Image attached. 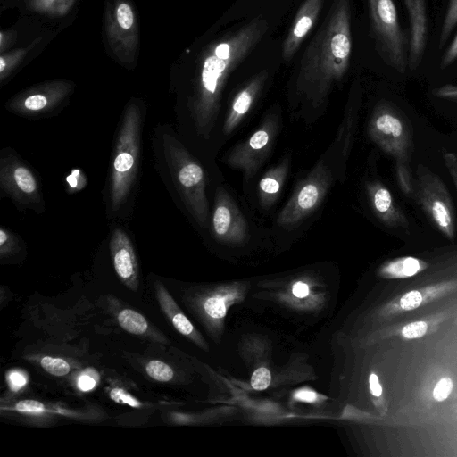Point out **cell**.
<instances>
[{"mask_svg": "<svg viewBox=\"0 0 457 457\" xmlns=\"http://www.w3.org/2000/svg\"><path fill=\"white\" fill-rule=\"evenodd\" d=\"M267 30L268 21L257 16L204 49L189 86L179 96L175 107L176 131L196 156L208 158L216 148L226 84Z\"/></svg>", "mask_w": 457, "mask_h": 457, "instance_id": "1", "label": "cell"}, {"mask_svg": "<svg viewBox=\"0 0 457 457\" xmlns=\"http://www.w3.org/2000/svg\"><path fill=\"white\" fill-rule=\"evenodd\" d=\"M352 49L351 0H333L295 77L291 105L303 120L313 122L323 114L348 71Z\"/></svg>", "mask_w": 457, "mask_h": 457, "instance_id": "2", "label": "cell"}, {"mask_svg": "<svg viewBox=\"0 0 457 457\" xmlns=\"http://www.w3.org/2000/svg\"><path fill=\"white\" fill-rule=\"evenodd\" d=\"M154 167L174 202L200 228H209L207 175L176 129L159 123L151 136Z\"/></svg>", "mask_w": 457, "mask_h": 457, "instance_id": "3", "label": "cell"}, {"mask_svg": "<svg viewBox=\"0 0 457 457\" xmlns=\"http://www.w3.org/2000/svg\"><path fill=\"white\" fill-rule=\"evenodd\" d=\"M145 104L131 98L125 105L113 138L111 162L104 188L106 217L127 220L132 212L139 183Z\"/></svg>", "mask_w": 457, "mask_h": 457, "instance_id": "4", "label": "cell"}, {"mask_svg": "<svg viewBox=\"0 0 457 457\" xmlns=\"http://www.w3.org/2000/svg\"><path fill=\"white\" fill-rule=\"evenodd\" d=\"M367 134L378 147L393 157L398 187L403 195L412 197V131L408 119L393 104L380 102L369 119Z\"/></svg>", "mask_w": 457, "mask_h": 457, "instance_id": "5", "label": "cell"}, {"mask_svg": "<svg viewBox=\"0 0 457 457\" xmlns=\"http://www.w3.org/2000/svg\"><path fill=\"white\" fill-rule=\"evenodd\" d=\"M336 179H338L337 172L328 156L324 154L299 181L278 212L276 224L282 228L298 226L318 209Z\"/></svg>", "mask_w": 457, "mask_h": 457, "instance_id": "6", "label": "cell"}, {"mask_svg": "<svg viewBox=\"0 0 457 457\" xmlns=\"http://www.w3.org/2000/svg\"><path fill=\"white\" fill-rule=\"evenodd\" d=\"M0 195L12 200L20 212L42 213L45 200L34 170L11 147L0 152Z\"/></svg>", "mask_w": 457, "mask_h": 457, "instance_id": "7", "label": "cell"}, {"mask_svg": "<svg viewBox=\"0 0 457 457\" xmlns=\"http://www.w3.org/2000/svg\"><path fill=\"white\" fill-rule=\"evenodd\" d=\"M412 197L435 228L446 238L453 239L456 216L451 195L444 181L421 163L416 168Z\"/></svg>", "mask_w": 457, "mask_h": 457, "instance_id": "8", "label": "cell"}, {"mask_svg": "<svg viewBox=\"0 0 457 457\" xmlns=\"http://www.w3.org/2000/svg\"><path fill=\"white\" fill-rule=\"evenodd\" d=\"M370 26L384 62L400 73L408 67L405 43L393 0H367Z\"/></svg>", "mask_w": 457, "mask_h": 457, "instance_id": "9", "label": "cell"}, {"mask_svg": "<svg viewBox=\"0 0 457 457\" xmlns=\"http://www.w3.org/2000/svg\"><path fill=\"white\" fill-rule=\"evenodd\" d=\"M279 120L278 112L266 114L257 129L231 148L223 158L226 165L242 172L244 183H248L256 176L268 158L278 133Z\"/></svg>", "mask_w": 457, "mask_h": 457, "instance_id": "10", "label": "cell"}, {"mask_svg": "<svg viewBox=\"0 0 457 457\" xmlns=\"http://www.w3.org/2000/svg\"><path fill=\"white\" fill-rule=\"evenodd\" d=\"M73 91L74 84L71 81H46L17 93L5 103V108L25 119L49 118L65 106Z\"/></svg>", "mask_w": 457, "mask_h": 457, "instance_id": "11", "label": "cell"}, {"mask_svg": "<svg viewBox=\"0 0 457 457\" xmlns=\"http://www.w3.org/2000/svg\"><path fill=\"white\" fill-rule=\"evenodd\" d=\"M105 32L111 50L120 62L130 64L138 49L135 12L129 0H112L105 13Z\"/></svg>", "mask_w": 457, "mask_h": 457, "instance_id": "12", "label": "cell"}, {"mask_svg": "<svg viewBox=\"0 0 457 457\" xmlns=\"http://www.w3.org/2000/svg\"><path fill=\"white\" fill-rule=\"evenodd\" d=\"M209 228L216 240L227 245H243L251 236L246 218L222 186H218L214 192Z\"/></svg>", "mask_w": 457, "mask_h": 457, "instance_id": "13", "label": "cell"}, {"mask_svg": "<svg viewBox=\"0 0 457 457\" xmlns=\"http://www.w3.org/2000/svg\"><path fill=\"white\" fill-rule=\"evenodd\" d=\"M360 99L359 96H350L335 139L325 153L333 163L338 175V180L340 179L341 182L345 179L346 163L353 146L358 128Z\"/></svg>", "mask_w": 457, "mask_h": 457, "instance_id": "14", "label": "cell"}, {"mask_svg": "<svg viewBox=\"0 0 457 457\" xmlns=\"http://www.w3.org/2000/svg\"><path fill=\"white\" fill-rule=\"evenodd\" d=\"M109 248L115 272L130 290L138 289V264L131 238L117 222L110 235Z\"/></svg>", "mask_w": 457, "mask_h": 457, "instance_id": "15", "label": "cell"}, {"mask_svg": "<svg viewBox=\"0 0 457 457\" xmlns=\"http://www.w3.org/2000/svg\"><path fill=\"white\" fill-rule=\"evenodd\" d=\"M267 79L268 72L265 71H260L245 81L237 91L229 104L220 128V133L224 138L233 134L252 110L261 96Z\"/></svg>", "mask_w": 457, "mask_h": 457, "instance_id": "16", "label": "cell"}, {"mask_svg": "<svg viewBox=\"0 0 457 457\" xmlns=\"http://www.w3.org/2000/svg\"><path fill=\"white\" fill-rule=\"evenodd\" d=\"M365 192L373 214L383 225L395 228H409L405 213L395 203L390 190L381 181H367Z\"/></svg>", "mask_w": 457, "mask_h": 457, "instance_id": "17", "label": "cell"}, {"mask_svg": "<svg viewBox=\"0 0 457 457\" xmlns=\"http://www.w3.org/2000/svg\"><path fill=\"white\" fill-rule=\"evenodd\" d=\"M325 0H304L297 10L283 41L282 56L291 61L300 46L316 24Z\"/></svg>", "mask_w": 457, "mask_h": 457, "instance_id": "18", "label": "cell"}, {"mask_svg": "<svg viewBox=\"0 0 457 457\" xmlns=\"http://www.w3.org/2000/svg\"><path fill=\"white\" fill-rule=\"evenodd\" d=\"M410 21L408 67L414 71L420 64L428 37L426 0H404Z\"/></svg>", "mask_w": 457, "mask_h": 457, "instance_id": "19", "label": "cell"}, {"mask_svg": "<svg viewBox=\"0 0 457 457\" xmlns=\"http://www.w3.org/2000/svg\"><path fill=\"white\" fill-rule=\"evenodd\" d=\"M290 169V159L285 157L267 170L258 182V199L261 207L270 209L280 195Z\"/></svg>", "mask_w": 457, "mask_h": 457, "instance_id": "20", "label": "cell"}, {"mask_svg": "<svg viewBox=\"0 0 457 457\" xmlns=\"http://www.w3.org/2000/svg\"><path fill=\"white\" fill-rule=\"evenodd\" d=\"M154 287L162 311L170 320L177 331L187 337L195 339L197 334L194 326L187 316L180 311L173 297L170 295L163 284L156 280L154 284Z\"/></svg>", "mask_w": 457, "mask_h": 457, "instance_id": "21", "label": "cell"}, {"mask_svg": "<svg viewBox=\"0 0 457 457\" xmlns=\"http://www.w3.org/2000/svg\"><path fill=\"white\" fill-rule=\"evenodd\" d=\"M426 267V263L415 257H401L386 263L381 273L390 278H405L417 274Z\"/></svg>", "mask_w": 457, "mask_h": 457, "instance_id": "22", "label": "cell"}, {"mask_svg": "<svg viewBox=\"0 0 457 457\" xmlns=\"http://www.w3.org/2000/svg\"><path fill=\"white\" fill-rule=\"evenodd\" d=\"M6 410L14 411L21 414L41 415L52 412L66 416H78V413L72 411L61 409L60 407H47L45 403L35 400H21L12 406L6 407Z\"/></svg>", "mask_w": 457, "mask_h": 457, "instance_id": "23", "label": "cell"}, {"mask_svg": "<svg viewBox=\"0 0 457 457\" xmlns=\"http://www.w3.org/2000/svg\"><path fill=\"white\" fill-rule=\"evenodd\" d=\"M117 320L126 331L142 336L149 331V323L141 313L132 309H123L119 312Z\"/></svg>", "mask_w": 457, "mask_h": 457, "instance_id": "24", "label": "cell"}, {"mask_svg": "<svg viewBox=\"0 0 457 457\" xmlns=\"http://www.w3.org/2000/svg\"><path fill=\"white\" fill-rule=\"evenodd\" d=\"M75 0H27L28 8L48 16H62L73 5Z\"/></svg>", "mask_w": 457, "mask_h": 457, "instance_id": "25", "label": "cell"}, {"mask_svg": "<svg viewBox=\"0 0 457 457\" xmlns=\"http://www.w3.org/2000/svg\"><path fill=\"white\" fill-rule=\"evenodd\" d=\"M24 247L23 240L18 234L5 227L0 228V258L8 259L21 252Z\"/></svg>", "mask_w": 457, "mask_h": 457, "instance_id": "26", "label": "cell"}, {"mask_svg": "<svg viewBox=\"0 0 457 457\" xmlns=\"http://www.w3.org/2000/svg\"><path fill=\"white\" fill-rule=\"evenodd\" d=\"M34 45V44H33ZM32 45V46H33ZM20 48L5 54H2L0 56V81L4 83L12 73L14 69L21 62L29 48Z\"/></svg>", "mask_w": 457, "mask_h": 457, "instance_id": "27", "label": "cell"}, {"mask_svg": "<svg viewBox=\"0 0 457 457\" xmlns=\"http://www.w3.org/2000/svg\"><path fill=\"white\" fill-rule=\"evenodd\" d=\"M457 24V0H450L441 27L439 48L445 44L449 35Z\"/></svg>", "mask_w": 457, "mask_h": 457, "instance_id": "28", "label": "cell"}, {"mask_svg": "<svg viewBox=\"0 0 457 457\" xmlns=\"http://www.w3.org/2000/svg\"><path fill=\"white\" fill-rule=\"evenodd\" d=\"M228 295H213L208 297L204 303L205 312L213 319H221L225 316L227 304L230 301Z\"/></svg>", "mask_w": 457, "mask_h": 457, "instance_id": "29", "label": "cell"}, {"mask_svg": "<svg viewBox=\"0 0 457 457\" xmlns=\"http://www.w3.org/2000/svg\"><path fill=\"white\" fill-rule=\"evenodd\" d=\"M147 375L153 379L160 382H168L173 378V370L165 362L153 360L145 366Z\"/></svg>", "mask_w": 457, "mask_h": 457, "instance_id": "30", "label": "cell"}, {"mask_svg": "<svg viewBox=\"0 0 457 457\" xmlns=\"http://www.w3.org/2000/svg\"><path fill=\"white\" fill-rule=\"evenodd\" d=\"M40 365L46 371L57 377L67 375L71 370L69 362L58 357L44 356Z\"/></svg>", "mask_w": 457, "mask_h": 457, "instance_id": "31", "label": "cell"}, {"mask_svg": "<svg viewBox=\"0 0 457 457\" xmlns=\"http://www.w3.org/2000/svg\"><path fill=\"white\" fill-rule=\"evenodd\" d=\"M271 380L270 372L266 368L257 369L252 375L251 385L253 389L261 391L266 389Z\"/></svg>", "mask_w": 457, "mask_h": 457, "instance_id": "32", "label": "cell"}, {"mask_svg": "<svg viewBox=\"0 0 457 457\" xmlns=\"http://www.w3.org/2000/svg\"><path fill=\"white\" fill-rule=\"evenodd\" d=\"M110 397L118 403L127 404L133 408L143 406L142 403L122 388H112L110 392Z\"/></svg>", "mask_w": 457, "mask_h": 457, "instance_id": "33", "label": "cell"}, {"mask_svg": "<svg viewBox=\"0 0 457 457\" xmlns=\"http://www.w3.org/2000/svg\"><path fill=\"white\" fill-rule=\"evenodd\" d=\"M66 182L70 193H75L85 187L87 179L80 170H73L66 178Z\"/></svg>", "mask_w": 457, "mask_h": 457, "instance_id": "34", "label": "cell"}, {"mask_svg": "<svg viewBox=\"0 0 457 457\" xmlns=\"http://www.w3.org/2000/svg\"><path fill=\"white\" fill-rule=\"evenodd\" d=\"M427 328L424 321L411 322L403 328L402 335L406 338H418L426 333Z\"/></svg>", "mask_w": 457, "mask_h": 457, "instance_id": "35", "label": "cell"}, {"mask_svg": "<svg viewBox=\"0 0 457 457\" xmlns=\"http://www.w3.org/2000/svg\"><path fill=\"white\" fill-rule=\"evenodd\" d=\"M422 302V295L419 291H410L400 299L402 309L409 311L418 308Z\"/></svg>", "mask_w": 457, "mask_h": 457, "instance_id": "36", "label": "cell"}, {"mask_svg": "<svg viewBox=\"0 0 457 457\" xmlns=\"http://www.w3.org/2000/svg\"><path fill=\"white\" fill-rule=\"evenodd\" d=\"M452 389V380L449 378H443L436 385L433 391V396L437 401H443L448 397Z\"/></svg>", "mask_w": 457, "mask_h": 457, "instance_id": "37", "label": "cell"}, {"mask_svg": "<svg viewBox=\"0 0 457 457\" xmlns=\"http://www.w3.org/2000/svg\"><path fill=\"white\" fill-rule=\"evenodd\" d=\"M432 94L441 99L457 102V85L446 84L435 88Z\"/></svg>", "mask_w": 457, "mask_h": 457, "instance_id": "38", "label": "cell"}, {"mask_svg": "<svg viewBox=\"0 0 457 457\" xmlns=\"http://www.w3.org/2000/svg\"><path fill=\"white\" fill-rule=\"evenodd\" d=\"M443 159L446 170L457 189V154L454 152H446L444 154Z\"/></svg>", "mask_w": 457, "mask_h": 457, "instance_id": "39", "label": "cell"}, {"mask_svg": "<svg viewBox=\"0 0 457 457\" xmlns=\"http://www.w3.org/2000/svg\"><path fill=\"white\" fill-rule=\"evenodd\" d=\"M457 59V34L453 39L452 43L442 55L440 67L445 69L451 65Z\"/></svg>", "mask_w": 457, "mask_h": 457, "instance_id": "40", "label": "cell"}, {"mask_svg": "<svg viewBox=\"0 0 457 457\" xmlns=\"http://www.w3.org/2000/svg\"><path fill=\"white\" fill-rule=\"evenodd\" d=\"M9 384L12 389L19 390L27 383L26 377L20 371H12L8 377Z\"/></svg>", "mask_w": 457, "mask_h": 457, "instance_id": "41", "label": "cell"}, {"mask_svg": "<svg viewBox=\"0 0 457 457\" xmlns=\"http://www.w3.org/2000/svg\"><path fill=\"white\" fill-rule=\"evenodd\" d=\"M294 398L301 402L313 403L318 399V395L312 390L303 388L294 394Z\"/></svg>", "mask_w": 457, "mask_h": 457, "instance_id": "42", "label": "cell"}, {"mask_svg": "<svg viewBox=\"0 0 457 457\" xmlns=\"http://www.w3.org/2000/svg\"><path fill=\"white\" fill-rule=\"evenodd\" d=\"M78 386L82 391H89L96 386V380L89 375H82L79 378Z\"/></svg>", "mask_w": 457, "mask_h": 457, "instance_id": "43", "label": "cell"}, {"mask_svg": "<svg viewBox=\"0 0 457 457\" xmlns=\"http://www.w3.org/2000/svg\"><path fill=\"white\" fill-rule=\"evenodd\" d=\"M292 292L295 296L298 298H303L309 294V287L307 284L299 281L294 284Z\"/></svg>", "mask_w": 457, "mask_h": 457, "instance_id": "44", "label": "cell"}, {"mask_svg": "<svg viewBox=\"0 0 457 457\" xmlns=\"http://www.w3.org/2000/svg\"><path fill=\"white\" fill-rule=\"evenodd\" d=\"M370 388L373 395L379 396L382 394V387L379 384L377 375L371 374L370 376Z\"/></svg>", "mask_w": 457, "mask_h": 457, "instance_id": "45", "label": "cell"}]
</instances>
